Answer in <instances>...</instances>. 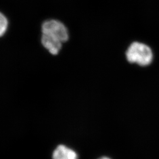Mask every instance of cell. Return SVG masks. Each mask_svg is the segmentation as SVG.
<instances>
[{
    "label": "cell",
    "mask_w": 159,
    "mask_h": 159,
    "mask_svg": "<svg viewBox=\"0 0 159 159\" xmlns=\"http://www.w3.org/2000/svg\"><path fill=\"white\" fill-rule=\"evenodd\" d=\"M126 58L129 62L136 63L140 66L150 65L153 58L152 49L142 43H133L126 51Z\"/></svg>",
    "instance_id": "1"
},
{
    "label": "cell",
    "mask_w": 159,
    "mask_h": 159,
    "mask_svg": "<svg viewBox=\"0 0 159 159\" xmlns=\"http://www.w3.org/2000/svg\"><path fill=\"white\" fill-rule=\"evenodd\" d=\"M41 43L51 54L56 55L62 47V42L50 35L42 34Z\"/></svg>",
    "instance_id": "3"
},
{
    "label": "cell",
    "mask_w": 159,
    "mask_h": 159,
    "mask_svg": "<svg viewBox=\"0 0 159 159\" xmlns=\"http://www.w3.org/2000/svg\"><path fill=\"white\" fill-rule=\"evenodd\" d=\"M42 34L50 35L57 39L62 43L68 39V30L66 27L60 21L56 20L46 21L41 27Z\"/></svg>",
    "instance_id": "2"
},
{
    "label": "cell",
    "mask_w": 159,
    "mask_h": 159,
    "mask_svg": "<svg viewBox=\"0 0 159 159\" xmlns=\"http://www.w3.org/2000/svg\"><path fill=\"white\" fill-rule=\"evenodd\" d=\"M108 159V158H107V157H103V158H102V159Z\"/></svg>",
    "instance_id": "6"
},
{
    "label": "cell",
    "mask_w": 159,
    "mask_h": 159,
    "mask_svg": "<svg viewBox=\"0 0 159 159\" xmlns=\"http://www.w3.org/2000/svg\"><path fill=\"white\" fill-rule=\"evenodd\" d=\"M53 159H78L77 154L74 150L64 146H58L54 152Z\"/></svg>",
    "instance_id": "4"
},
{
    "label": "cell",
    "mask_w": 159,
    "mask_h": 159,
    "mask_svg": "<svg viewBox=\"0 0 159 159\" xmlns=\"http://www.w3.org/2000/svg\"><path fill=\"white\" fill-rule=\"evenodd\" d=\"M8 22L6 16L0 12V37L6 33L8 28Z\"/></svg>",
    "instance_id": "5"
}]
</instances>
